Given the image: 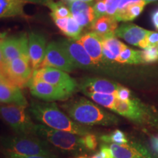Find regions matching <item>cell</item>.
Wrapping results in <instances>:
<instances>
[{
    "mask_svg": "<svg viewBox=\"0 0 158 158\" xmlns=\"http://www.w3.org/2000/svg\"><path fill=\"white\" fill-rule=\"evenodd\" d=\"M29 111L35 119L53 129L70 132L81 136L90 133V130L73 120L54 102H32Z\"/></svg>",
    "mask_w": 158,
    "mask_h": 158,
    "instance_id": "6da1fadb",
    "label": "cell"
},
{
    "mask_svg": "<svg viewBox=\"0 0 158 158\" xmlns=\"http://www.w3.org/2000/svg\"><path fill=\"white\" fill-rule=\"evenodd\" d=\"M62 107L73 120L82 125L111 126L118 122L115 115L84 98L69 102Z\"/></svg>",
    "mask_w": 158,
    "mask_h": 158,
    "instance_id": "7a4b0ae2",
    "label": "cell"
},
{
    "mask_svg": "<svg viewBox=\"0 0 158 158\" xmlns=\"http://www.w3.org/2000/svg\"><path fill=\"white\" fill-rule=\"evenodd\" d=\"M4 152L22 156H54L48 142L35 135H15L2 137L0 140Z\"/></svg>",
    "mask_w": 158,
    "mask_h": 158,
    "instance_id": "3957f363",
    "label": "cell"
},
{
    "mask_svg": "<svg viewBox=\"0 0 158 158\" xmlns=\"http://www.w3.org/2000/svg\"><path fill=\"white\" fill-rule=\"evenodd\" d=\"M34 135L61 151L69 154L78 155L86 149L82 143V136L70 132L53 129L43 124H35Z\"/></svg>",
    "mask_w": 158,
    "mask_h": 158,
    "instance_id": "277c9868",
    "label": "cell"
},
{
    "mask_svg": "<svg viewBox=\"0 0 158 158\" xmlns=\"http://www.w3.org/2000/svg\"><path fill=\"white\" fill-rule=\"evenodd\" d=\"M0 116L18 135H34L35 124L27 110V106L0 105Z\"/></svg>",
    "mask_w": 158,
    "mask_h": 158,
    "instance_id": "5b68a950",
    "label": "cell"
},
{
    "mask_svg": "<svg viewBox=\"0 0 158 158\" xmlns=\"http://www.w3.org/2000/svg\"><path fill=\"white\" fill-rule=\"evenodd\" d=\"M31 79L43 81L72 94L78 89V83L68 73L51 67H45L33 70Z\"/></svg>",
    "mask_w": 158,
    "mask_h": 158,
    "instance_id": "8992f818",
    "label": "cell"
},
{
    "mask_svg": "<svg viewBox=\"0 0 158 158\" xmlns=\"http://www.w3.org/2000/svg\"><path fill=\"white\" fill-rule=\"evenodd\" d=\"M33 70L28 59L19 57L6 63L4 72L6 80L19 88L27 86Z\"/></svg>",
    "mask_w": 158,
    "mask_h": 158,
    "instance_id": "52a82bcc",
    "label": "cell"
},
{
    "mask_svg": "<svg viewBox=\"0 0 158 158\" xmlns=\"http://www.w3.org/2000/svg\"><path fill=\"white\" fill-rule=\"evenodd\" d=\"M45 67L56 68L67 73L72 72L76 68L64 48L57 41L49 43L47 45L44 59L39 68Z\"/></svg>",
    "mask_w": 158,
    "mask_h": 158,
    "instance_id": "ba28073f",
    "label": "cell"
},
{
    "mask_svg": "<svg viewBox=\"0 0 158 158\" xmlns=\"http://www.w3.org/2000/svg\"><path fill=\"white\" fill-rule=\"evenodd\" d=\"M0 50L2 53L6 63L19 57L29 61V38L26 34L6 37L0 41Z\"/></svg>",
    "mask_w": 158,
    "mask_h": 158,
    "instance_id": "9c48e42d",
    "label": "cell"
},
{
    "mask_svg": "<svg viewBox=\"0 0 158 158\" xmlns=\"http://www.w3.org/2000/svg\"><path fill=\"white\" fill-rule=\"evenodd\" d=\"M31 95L46 102L65 100L72 95L66 91L53 86L43 81L30 79L27 84Z\"/></svg>",
    "mask_w": 158,
    "mask_h": 158,
    "instance_id": "30bf717a",
    "label": "cell"
},
{
    "mask_svg": "<svg viewBox=\"0 0 158 158\" xmlns=\"http://www.w3.org/2000/svg\"><path fill=\"white\" fill-rule=\"evenodd\" d=\"M64 48L76 68L90 69L95 65L81 44L73 39H59L57 41Z\"/></svg>",
    "mask_w": 158,
    "mask_h": 158,
    "instance_id": "8fae6325",
    "label": "cell"
},
{
    "mask_svg": "<svg viewBox=\"0 0 158 158\" xmlns=\"http://www.w3.org/2000/svg\"><path fill=\"white\" fill-rule=\"evenodd\" d=\"M149 30L132 23L124 22L118 27L115 36L123 39L130 45L141 49L149 48L147 42V36Z\"/></svg>",
    "mask_w": 158,
    "mask_h": 158,
    "instance_id": "7c38bea8",
    "label": "cell"
},
{
    "mask_svg": "<svg viewBox=\"0 0 158 158\" xmlns=\"http://www.w3.org/2000/svg\"><path fill=\"white\" fill-rule=\"evenodd\" d=\"M29 62L33 70L38 69L44 59L47 48V41L43 35L31 32L29 35Z\"/></svg>",
    "mask_w": 158,
    "mask_h": 158,
    "instance_id": "4fadbf2b",
    "label": "cell"
},
{
    "mask_svg": "<svg viewBox=\"0 0 158 158\" xmlns=\"http://www.w3.org/2000/svg\"><path fill=\"white\" fill-rule=\"evenodd\" d=\"M149 3L144 0H121L114 18L118 22L133 21L141 14Z\"/></svg>",
    "mask_w": 158,
    "mask_h": 158,
    "instance_id": "5bb4252c",
    "label": "cell"
},
{
    "mask_svg": "<svg viewBox=\"0 0 158 158\" xmlns=\"http://www.w3.org/2000/svg\"><path fill=\"white\" fill-rule=\"evenodd\" d=\"M71 15L74 18L78 24L84 28H90L95 21L93 6L91 3L75 0L69 2Z\"/></svg>",
    "mask_w": 158,
    "mask_h": 158,
    "instance_id": "9a60e30c",
    "label": "cell"
},
{
    "mask_svg": "<svg viewBox=\"0 0 158 158\" xmlns=\"http://www.w3.org/2000/svg\"><path fill=\"white\" fill-rule=\"evenodd\" d=\"M77 41L83 45L95 65L99 64L104 60L102 54V38L96 33L91 31L90 32L81 35Z\"/></svg>",
    "mask_w": 158,
    "mask_h": 158,
    "instance_id": "2e32d148",
    "label": "cell"
},
{
    "mask_svg": "<svg viewBox=\"0 0 158 158\" xmlns=\"http://www.w3.org/2000/svg\"><path fill=\"white\" fill-rule=\"evenodd\" d=\"M113 111L135 122H141L144 118V110L141 102L134 98L127 101L116 99Z\"/></svg>",
    "mask_w": 158,
    "mask_h": 158,
    "instance_id": "e0dca14e",
    "label": "cell"
},
{
    "mask_svg": "<svg viewBox=\"0 0 158 158\" xmlns=\"http://www.w3.org/2000/svg\"><path fill=\"white\" fill-rule=\"evenodd\" d=\"M120 85L106 79L99 78H85L78 84L82 92H97L115 94Z\"/></svg>",
    "mask_w": 158,
    "mask_h": 158,
    "instance_id": "ac0fdd59",
    "label": "cell"
},
{
    "mask_svg": "<svg viewBox=\"0 0 158 158\" xmlns=\"http://www.w3.org/2000/svg\"><path fill=\"white\" fill-rule=\"evenodd\" d=\"M0 102L27 106V100L21 88L9 83L6 79L0 81Z\"/></svg>",
    "mask_w": 158,
    "mask_h": 158,
    "instance_id": "d6986e66",
    "label": "cell"
},
{
    "mask_svg": "<svg viewBox=\"0 0 158 158\" xmlns=\"http://www.w3.org/2000/svg\"><path fill=\"white\" fill-rule=\"evenodd\" d=\"M118 21L110 15H106L97 19L90 29L92 31L100 36L102 40L109 37L115 36L116 30L118 28Z\"/></svg>",
    "mask_w": 158,
    "mask_h": 158,
    "instance_id": "ffe728a7",
    "label": "cell"
},
{
    "mask_svg": "<svg viewBox=\"0 0 158 158\" xmlns=\"http://www.w3.org/2000/svg\"><path fill=\"white\" fill-rule=\"evenodd\" d=\"M127 47L116 36L109 37L102 40V54L103 58L108 61H116L120 53Z\"/></svg>",
    "mask_w": 158,
    "mask_h": 158,
    "instance_id": "44dd1931",
    "label": "cell"
},
{
    "mask_svg": "<svg viewBox=\"0 0 158 158\" xmlns=\"http://www.w3.org/2000/svg\"><path fill=\"white\" fill-rule=\"evenodd\" d=\"M25 4L21 0H0V19L24 16Z\"/></svg>",
    "mask_w": 158,
    "mask_h": 158,
    "instance_id": "7402d4cb",
    "label": "cell"
},
{
    "mask_svg": "<svg viewBox=\"0 0 158 158\" xmlns=\"http://www.w3.org/2000/svg\"><path fill=\"white\" fill-rule=\"evenodd\" d=\"M109 147L113 153L114 158H139L141 153L133 146L128 144H118L111 143Z\"/></svg>",
    "mask_w": 158,
    "mask_h": 158,
    "instance_id": "603a6c76",
    "label": "cell"
},
{
    "mask_svg": "<svg viewBox=\"0 0 158 158\" xmlns=\"http://www.w3.org/2000/svg\"><path fill=\"white\" fill-rule=\"evenodd\" d=\"M85 95L92 99L97 104L100 105L102 107L113 110L114 104L116 100V97L113 94L97 93V92H83Z\"/></svg>",
    "mask_w": 158,
    "mask_h": 158,
    "instance_id": "cb8c5ba5",
    "label": "cell"
},
{
    "mask_svg": "<svg viewBox=\"0 0 158 158\" xmlns=\"http://www.w3.org/2000/svg\"><path fill=\"white\" fill-rule=\"evenodd\" d=\"M116 62L121 63V64H143L140 51L134 50V49L130 48L127 46L120 53L119 56H118Z\"/></svg>",
    "mask_w": 158,
    "mask_h": 158,
    "instance_id": "d4e9b609",
    "label": "cell"
},
{
    "mask_svg": "<svg viewBox=\"0 0 158 158\" xmlns=\"http://www.w3.org/2000/svg\"><path fill=\"white\" fill-rule=\"evenodd\" d=\"M82 30V27L78 24V23L74 19V18L70 15L68 18L66 27L63 30L62 33L65 36L68 37L69 38L78 40L81 36Z\"/></svg>",
    "mask_w": 158,
    "mask_h": 158,
    "instance_id": "484cf974",
    "label": "cell"
},
{
    "mask_svg": "<svg viewBox=\"0 0 158 158\" xmlns=\"http://www.w3.org/2000/svg\"><path fill=\"white\" fill-rule=\"evenodd\" d=\"M51 10V16L58 18H68L71 15L70 9L65 6L62 2H56L54 0H50L47 2L46 5Z\"/></svg>",
    "mask_w": 158,
    "mask_h": 158,
    "instance_id": "4316f807",
    "label": "cell"
},
{
    "mask_svg": "<svg viewBox=\"0 0 158 158\" xmlns=\"http://www.w3.org/2000/svg\"><path fill=\"white\" fill-rule=\"evenodd\" d=\"M101 141L106 143H114L118 144H125L128 143V139L122 130H116L108 135H103L100 137Z\"/></svg>",
    "mask_w": 158,
    "mask_h": 158,
    "instance_id": "83f0119b",
    "label": "cell"
},
{
    "mask_svg": "<svg viewBox=\"0 0 158 158\" xmlns=\"http://www.w3.org/2000/svg\"><path fill=\"white\" fill-rule=\"evenodd\" d=\"M141 59L143 63H153L158 61V47L152 46L140 51Z\"/></svg>",
    "mask_w": 158,
    "mask_h": 158,
    "instance_id": "f1b7e54d",
    "label": "cell"
},
{
    "mask_svg": "<svg viewBox=\"0 0 158 158\" xmlns=\"http://www.w3.org/2000/svg\"><path fill=\"white\" fill-rule=\"evenodd\" d=\"M82 143L86 149L94 150L98 147V140L97 137L93 134H87L82 136Z\"/></svg>",
    "mask_w": 158,
    "mask_h": 158,
    "instance_id": "f546056e",
    "label": "cell"
},
{
    "mask_svg": "<svg viewBox=\"0 0 158 158\" xmlns=\"http://www.w3.org/2000/svg\"><path fill=\"white\" fill-rule=\"evenodd\" d=\"M93 9L94 15H95V20L98 18L107 15V9H106L105 0H100V1L94 3Z\"/></svg>",
    "mask_w": 158,
    "mask_h": 158,
    "instance_id": "4dcf8cb0",
    "label": "cell"
},
{
    "mask_svg": "<svg viewBox=\"0 0 158 158\" xmlns=\"http://www.w3.org/2000/svg\"><path fill=\"white\" fill-rule=\"evenodd\" d=\"M120 2L121 0H105L106 9H107V15L114 17Z\"/></svg>",
    "mask_w": 158,
    "mask_h": 158,
    "instance_id": "1f68e13d",
    "label": "cell"
},
{
    "mask_svg": "<svg viewBox=\"0 0 158 158\" xmlns=\"http://www.w3.org/2000/svg\"><path fill=\"white\" fill-rule=\"evenodd\" d=\"M131 92L127 88L120 86L118 89L116 93V97L118 100H122V101H127L131 99Z\"/></svg>",
    "mask_w": 158,
    "mask_h": 158,
    "instance_id": "d6a6232c",
    "label": "cell"
},
{
    "mask_svg": "<svg viewBox=\"0 0 158 158\" xmlns=\"http://www.w3.org/2000/svg\"><path fill=\"white\" fill-rule=\"evenodd\" d=\"M147 42L149 47L157 46L158 44V32L154 31H149L147 36Z\"/></svg>",
    "mask_w": 158,
    "mask_h": 158,
    "instance_id": "836d02e7",
    "label": "cell"
},
{
    "mask_svg": "<svg viewBox=\"0 0 158 158\" xmlns=\"http://www.w3.org/2000/svg\"><path fill=\"white\" fill-rule=\"evenodd\" d=\"M52 18L53 21L56 26L57 27L59 30L61 31H63L64 30L65 27H66L67 24V21H68V18H58V17H55V16H51Z\"/></svg>",
    "mask_w": 158,
    "mask_h": 158,
    "instance_id": "e575fe53",
    "label": "cell"
},
{
    "mask_svg": "<svg viewBox=\"0 0 158 158\" xmlns=\"http://www.w3.org/2000/svg\"><path fill=\"white\" fill-rule=\"evenodd\" d=\"M6 158H56L54 156H43V155H35V156H22L10 152H4Z\"/></svg>",
    "mask_w": 158,
    "mask_h": 158,
    "instance_id": "d590c367",
    "label": "cell"
},
{
    "mask_svg": "<svg viewBox=\"0 0 158 158\" xmlns=\"http://www.w3.org/2000/svg\"><path fill=\"white\" fill-rule=\"evenodd\" d=\"M100 154L102 158H114L111 149H110L109 145H107V144H102L100 146Z\"/></svg>",
    "mask_w": 158,
    "mask_h": 158,
    "instance_id": "8d00e7d4",
    "label": "cell"
},
{
    "mask_svg": "<svg viewBox=\"0 0 158 158\" xmlns=\"http://www.w3.org/2000/svg\"><path fill=\"white\" fill-rule=\"evenodd\" d=\"M133 146L137 149L138 151L141 153V156H140L139 158H152L151 155H149V152H148L147 150L144 149L143 147L138 145V144H135V145Z\"/></svg>",
    "mask_w": 158,
    "mask_h": 158,
    "instance_id": "74e56055",
    "label": "cell"
},
{
    "mask_svg": "<svg viewBox=\"0 0 158 158\" xmlns=\"http://www.w3.org/2000/svg\"><path fill=\"white\" fill-rule=\"evenodd\" d=\"M150 143H151L152 149L154 152L158 155V135L152 137Z\"/></svg>",
    "mask_w": 158,
    "mask_h": 158,
    "instance_id": "f35d334b",
    "label": "cell"
},
{
    "mask_svg": "<svg viewBox=\"0 0 158 158\" xmlns=\"http://www.w3.org/2000/svg\"><path fill=\"white\" fill-rule=\"evenodd\" d=\"M6 66V62L4 58L2 53L1 50H0V73H2L4 75V72H5V69Z\"/></svg>",
    "mask_w": 158,
    "mask_h": 158,
    "instance_id": "ab89813d",
    "label": "cell"
},
{
    "mask_svg": "<svg viewBox=\"0 0 158 158\" xmlns=\"http://www.w3.org/2000/svg\"><path fill=\"white\" fill-rule=\"evenodd\" d=\"M152 21L154 27L158 30V10H155L152 14Z\"/></svg>",
    "mask_w": 158,
    "mask_h": 158,
    "instance_id": "60d3db41",
    "label": "cell"
},
{
    "mask_svg": "<svg viewBox=\"0 0 158 158\" xmlns=\"http://www.w3.org/2000/svg\"><path fill=\"white\" fill-rule=\"evenodd\" d=\"M24 2L25 3H34V4H40V5H46L47 2L50 0H21Z\"/></svg>",
    "mask_w": 158,
    "mask_h": 158,
    "instance_id": "b9f144b4",
    "label": "cell"
},
{
    "mask_svg": "<svg viewBox=\"0 0 158 158\" xmlns=\"http://www.w3.org/2000/svg\"><path fill=\"white\" fill-rule=\"evenodd\" d=\"M66 1L69 3V2H73V1H75V0H66ZM79 1H82V2H84L93 4V3H95L96 2L100 1V0H79Z\"/></svg>",
    "mask_w": 158,
    "mask_h": 158,
    "instance_id": "7bdbcfd3",
    "label": "cell"
},
{
    "mask_svg": "<svg viewBox=\"0 0 158 158\" xmlns=\"http://www.w3.org/2000/svg\"><path fill=\"white\" fill-rule=\"evenodd\" d=\"M7 37V32H0V41H2Z\"/></svg>",
    "mask_w": 158,
    "mask_h": 158,
    "instance_id": "ee69618b",
    "label": "cell"
},
{
    "mask_svg": "<svg viewBox=\"0 0 158 158\" xmlns=\"http://www.w3.org/2000/svg\"><path fill=\"white\" fill-rule=\"evenodd\" d=\"M91 158H102V157L101 155H100V152H99V153L94 154L93 156H92V157H91Z\"/></svg>",
    "mask_w": 158,
    "mask_h": 158,
    "instance_id": "f6af8a7d",
    "label": "cell"
},
{
    "mask_svg": "<svg viewBox=\"0 0 158 158\" xmlns=\"http://www.w3.org/2000/svg\"><path fill=\"white\" fill-rule=\"evenodd\" d=\"M144 1L149 2H158V0H144Z\"/></svg>",
    "mask_w": 158,
    "mask_h": 158,
    "instance_id": "bcb514c9",
    "label": "cell"
},
{
    "mask_svg": "<svg viewBox=\"0 0 158 158\" xmlns=\"http://www.w3.org/2000/svg\"><path fill=\"white\" fill-rule=\"evenodd\" d=\"M77 158H88L87 157H86V156H79V157H78Z\"/></svg>",
    "mask_w": 158,
    "mask_h": 158,
    "instance_id": "7dc6e473",
    "label": "cell"
},
{
    "mask_svg": "<svg viewBox=\"0 0 158 158\" xmlns=\"http://www.w3.org/2000/svg\"><path fill=\"white\" fill-rule=\"evenodd\" d=\"M157 47H158V44H157Z\"/></svg>",
    "mask_w": 158,
    "mask_h": 158,
    "instance_id": "c3c4849f",
    "label": "cell"
}]
</instances>
